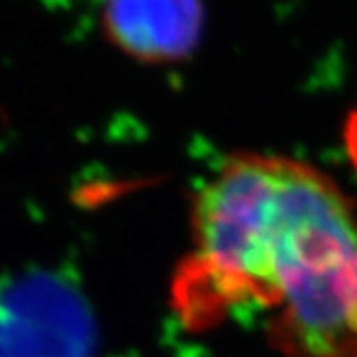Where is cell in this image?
<instances>
[{
	"label": "cell",
	"instance_id": "obj_1",
	"mask_svg": "<svg viewBox=\"0 0 357 357\" xmlns=\"http://www.w3.org/2000/svg\"><path fill=\"white\" fill-rule=\"evenodd\" d=\"M192 241L172 280L185 327L259 308L282 357H357V207L329 174L231 155L194 196Z\"/></svg>",
	"mask_w": 357,
	"mask_h": 357
},
{
	"label": "cell",
	"instance_id": "obj_2",
	"mask_svg": "<svg viewBox=\"0 0 357 357\" xmlns=\"http://www.w3.org/2000/svg\"><path fill=\"white\" fill-rule=\"evenodd\" d=\"M91 310L65 278L29 271L0 282V357H95Z\"/></svg>",
	"mask_w": 357,
	"mask_h": 357
},
{
	"label": "cell",
	"instance_id": "obj_3",
	"mask_svg": "<svg viewBox=\"0 0 357 357\" xmlns=\"http://www.w3.org/2000/svg\"><path fill=\"white\" fill-rule=\"evenodd\" d=\"M101 31L123 54L142 63H174L192 54L205 29L198 3H110Z\"/></svg>",
	"mask_w": 357,
	"mask_h": 357
},
{
	"label": "cell",
	"instance_id": "obj_4",
	"mask_svg": "<svg viewBox=\"0 0 357 357\" xmlns=\"http://www.w3.org/2000/svg\"><path fill=\"white\" fill-rule=\"evenodd\" d=\"M344 144H347V151H349V158H351L353 166L357 168V108L353 110V114L347 121V127H344Z\"/></svg>",
	"mask_w": 357,
	"mask_h": 357
}]
</instances>
